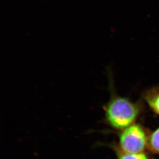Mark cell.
I'll use <instances>...</instances> for the list:
<instances>
[{
	"label": "cell",
	"mask_w": 159,
	"mask_h": 159,
	"mask_svg": "<svg viewBox=\"0 0 159 159\" xmlns=\"http://www.w3.org/2000/svg\"><path fill=\"white\" fill-rule=\"evenodd\" d=\"M111 94L110 100L105 106V119L111 127L117 130H124L134 124L140 115V106L128 98L119 96L116 93L114 81L111 68L106 69Z\"/></svg>",
	"instance_id": "obj_1"
},
{
	"label": "cell",
	"mask_w": 159,
	"mask_h": 159,
	"mask_svg": "<svg viewBox=\"0 0 159 159\" xmlns=\"http://www.w3.org/2000/svg\"><path fill=\"white\" fill-rule=\"evenodd\" d=\"M119 148L128 153H142L148 147V137L142 127L133 124L124 130L119 139Z\"/></svg>",
	"instance_id": "obj_2"
},
{
	"label": "cell",
	"mask_w": 159,
	"mask_h": 159,
	"mask_svg": "<svg viewBox=\"0 0 159 159\" xmlns=\"http://www.w3.org/2000/svg\"><path fill=\"white\" fill-rule=\"evenodd\" d=\"M144 99L152 110L159 115V86L144 92Z\"/></svg>",
	"instance_id": "obj_3"
},
{
	"label": "cell",
	"mask_w": 159,
	"mask_h": 159,
	"mask_svg": "<svg viewBox=\"0 0 159 159\" xmlns=\"http://www.w3.org/2000/svg\"><path fill=\"white\" fill-rule=\"evenodd\" d=\"M116 152L117 159H148V157L145 153H128L121 150L119 146L114 145L112 146Z\"/></svg>",
	"instance_id": "obj_4"
},
{
	"label": "cell",
	"mask_w": 159,
	"mask_h": 159,
	"mask_svg": "<svg viewBox=\"0 0 159 159\" xmlns=\"http://www.w3.org/2000/svg\"><path fill=\"white\" fill-rule=\"evenodd\" d=\"M148 147L153 153L159 154V127L148 137Z\"/></svg>",
	"instance_id": "obj_5"
}]
</instances>
